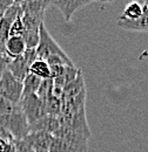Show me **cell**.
Returning a JSON list of instances; mask_svg holds the SVG:
<instances>
[{"instance_id": "cell-1", "label": "cell", "mask_w": 148, "mask_h": 152, "mask_svg": "<svg viewBox=\"0 0 148 152\" xmlns=\"http://www.w3.org/2000/svg\"><path fill=\"white\" fill-rule=\"evenodd\" d=\"M0 124L10 132L14 140H22L30 133V124L21 109L0 117Z\"/></svg>"}, {"instance_id": "cell-2", "label": "cell", "mask_w": 148, "mask_h": 152, "mask_svg": "<svg viewBox=\"0 0 148 152\" xmlns=\"http://www.w3.org/2000/svg\"><path fill=\"white\" fill-rule=\"evenodd\" d=\"M37 57L39 60L46 61L50 56L60 55V56H68L65 50L59 46V43L53 39V37L47 31L45 22L41 23L39 28V42L36 48Z\"/></svg>"}, {"instance_id": "cell-3", "label": "cell", "mask_w": 148, "mask_h": 152, "mask_svg": "<svg viewBox=\"0 0 148 152\" xmlns=\"http://www.w3.org/2000/svg\"><path fill=\"white\" fill-rule=\"evenodd\" d=\"M19 107H20L22 114L25 115L30 125L47 115L46 109H45V104L38 97L37 94L21 97V99L19 102Z\"/></svg>"}, {"instance_id": "cell-4", "label": "cell", "mask_w": 148, "mask_h": 152, "mask_svg": "<svg viewBox=\"0 0 148 152\" xmlns=\"http://www.w3.org/2000/svg\"><path fill=\"white\" fill-rule=\"evenodd\" d=\"M22 95V82L17 80L7 69L0 77V97L19 104Z\"/></svg>"}, {"instance_id": "cell-5", "label": "cell", "mask_w": 148, "mask_h": 152, "mask_svg": "<svg viewBox=\"0 0 148 152\" xmlns=\"http://www.w3.org/2000/svg\"><path fill=\"white\" fill-rule=\"evenodd\" d=\"M61 125L67 129H71L73 131L81 133L88 138H91V136H92L91 129L87 123L86 108H82L72 114L61 115Z\"/></svg>"}, {"instance_id": "cell-6", "label": "cell", "mask_w": 148, "mask_h": 152, "mask_svg": "<svg viewBox=\"0 0 148 152\" xmlns=\"http://www.w3.org/2000/svg\"><path fill=\"white\" fill-rule=\"evenodd\" d=\"M52 139L53 136L51 133L37 131V132H30L22 140L26 142L34 152H48Z\"/></svg>"}, {"instance_id": "cell-7", "label": "cell", "mask_w": 148, "mask_h": 152, "mask_svg": "<svg viewBox=\"0 0 148 152\" xmlns=\"http://www.w3.org/2000/svg\"><path fill=\"white\" fill-rule=\"evenodd\" d=\"M50 2H51V6H54L61 12V14L64 15L67 22L71 21L74 13L78 10L93 4V1H84V0H70V1L59 0V1H50Z\"/></svg>"}, {"instance_id": "cell-8", "label": "cell", "mask_w": 148, "mask_h": 152, "mask_svg": "<svg viewBox=\"0 0 148 152\" xmlns=\"http://www.w3.org/2000/svg\"><path fill=\"white\" fill-rule=\"evenodd\" d=\"M60 126H61V115L60 116L46 115L41 119H39L30 125V132L44 131V132L51 133L53 136Z\"/></svg>"}, {"instance_id": "cell-9", "label": "cell", "mask_w": 148, "mask_h": 152, "mask_svg": "<svg viewBox=\"0 0 148 152\" xmlns=\"http://www.w3.org/2000/svg\"><path fill=\"white\" fill-rule=\"evenodd\" d=\"M142 15L135 21H118V26L126 31L148 32V1H142Z\"/></svg>"}, {"instance_id": "cell-10", "label": "cell", "mask_w": 148, "mask_h": 152, "mask_svg": "<svg viewBox=\"0 0 148 152\" xmlns=\"http://www.w3.org/2000/svg\"><path fill=\"white\" fill-rule=\"evenodd\" d=\"M30 63L26 61V58L22 56L16 57L13 60H11L7 64V70L14 76L19 81H24V78L27 76L28 70H30Z\"/></svg>"}, {"instance_id": "cell-11", "label": "cell", "mask_w": 148, "mask_h": 152, "mask_svg": "<svg viewBox=\"0 0 148 152\" xmlns=\"http://www.w3.org/2000/svg\"><path fill=\"white\" fill-rule=\"evenodd\" d=\"M26 49L27 48L22 37H10L5 43V53L10 60L21 56Z\"/></svg>"}, {"instance_id": "cell-12", "label": "cell", "mask_w": 148, "mask_h": 152, "mask_svg": "<svg viewBox=\"0 0 148 152\" xmlns=\"http://www.w3.org/2000/svg\"><path fill=\"white\" fill-rule=\"evenodd\" d=\"M86 91V86H85V80H84V75L81 73V70L79 72V74L73 81H71L68 84H66L62 89V98H70V97H74V96L79 95L81 93Z\"/></svg>"}, {"instance_id": "cell-13", "label": "cell", "mask_w": 148, "mask_h": 152, "mask_svg": "<svg viewBox=\"0 0 148 152\" xmlns=\"http://www.w3.org/2000/svg\"><path fill=\"white\" fill-rule=\"evenodd\" d=\"M142 15V4L134 1L126 5L125 10L122 11L121 17L119 18L118 21H135L140 19Z\"/></svg>"}, {"instance_id": "cell-14", "label": "cell", "mask_w": 148, "mask_h": 152, "mask_svg": "<svg viewBox=\"0 0 148 152\" xmlns=\"http://www.w3.org/2000/svg\"><path fill=\"white\" fill-rule=\"evenodd\" d=\"M48 152H87V149L73 145L61 138L53 137Z\"/></svg>"}, {"instance_id": "cell-15", "label": "cell", "mask_w": 148, "mask_h": 152, "mask_svg": "<svg viewBox=\"0 0 148 152\" xmlns=\"http://www.w3.org/2000/svg\"><path fill=\"white\" fill-rule=\"evenodd\" d=\"M22 13H45L46 8L51 6L50 1H19Z\"/></svg>"}, {"instance_id": "cell-16", "label": "cell", "mask_w": 148, "mask_h": 152, "mask_svg": "<svg viewBox=\"0 0 148 152\" xmlns=\"http://www.w3.org/2000/svg\"><path fill=\"white\" fill-rule=\"evenodd\" d=\"M30 74L37 76L41 80H48L51 78V69H50V66L47 64L46 61L44 60H39L37 58L30 67V70H28Z\"/></svg>"}, {"instance_id": "cell-17", "label": "cell", "mask_w": 148, "mask_h": 152, "mask_svg": "<svg viewBox=\"0 0 148 152\" xmlns=\"http://www.w3.org/2000/svg\"><path fill=\"white\" fill-rule=\"evenodd\" d=\"M41 81H42L41 78L28 73L27 76L22 81V95H21V97L32 95V94H37L38 89L41 84Z\"/></svg>"}, {"instance_id": "cell-18", "label": "cell", "mask_w": 148, "mask_h": 152, "mask_svg": "<svg viewBox=\"0 0 148 152\" xmlns=\"http://www.w3.org/2000/svg\"><path fill=\"white\" fill-rule=\"evenodd\" d=\"M44 104H45V109H46L47 115H51V116H60L61 115V99L59 97L52 94L44 101Z\"/></svg>"}, {"instance_id": "cell-19", "label": "cell", "mask_w": 148, "mask_h": 152, "mask_svg": "<svg viewBox=\"0 0 148 152\" xmlns=\"http://www.w3.org/2000/svg\"><path fill=\"white\" fill-rule=\"evenodd\" d=\"M53 94V80H42L37 91V96L44 102L50 95Z\"/></svg>"}, {"instance_id": "cell-20", "label": "cell", "mask_w": 148, "mask_h": 152, "mask_svg": "<svg viewBox=\"0 0 148 152\" xmlns=\"http://www.w3.org/2000/svg\"><path fill=\"white\" fill-rule=\"evenodd\" d=\"M19 104H14V103H11L10 101L0 97V117L1 116H5V115H8L16 110H18Z\"/></svg>"}, {"instance_id": "cell-21", "label": "cell", "mask_w": 148, "mask_h": 152, "mask_svg": "<svg viewBox=\"0 0 148 152\" xmlns=\"http://www.w3.org/2000/svg\"><path fill=\"white\" fill-rule=\"evenodd\" d=\"M22 34H24V25L21 21V17H20L11 25L10 32H8V38L10 37H22Z\"/></svg>"}, {"instance_id": "cell-22", "label": "cell", "mask_w": 148, "mask_h": 152, "mask_svg": "<svg viewBox=\"0 0 148 152\" xmlns=\"http://www.w3.org/2000/svg\"><path fill=\"white\" fill-rule=\"evenodd\" d=\"M14 148L16 152H34L24 140H14Z\"/></svg>"}, {"instance_id": "cell-23", "label": "cell", "mask_w": 148, "mask_h": 152, "mask_svg": "<svg viewBox=\"0 0 148 152\" xmlns=\"http://www.w3.org/2000/svg\"><path fill=\"white\" fill-rule=\"evenodd\" d=\"M12 4H13V1H11V0H0V20L2 19L6 11L8 10V7Z\"/></svg>"}, {"instance_id": "cell-24", "label": "cell", "mask_w": 148, "mask_h": 152, "mask_svg": "<svg viewBox=\"0 0 148 152\" xmlns=\"http://www.w3.org/2000/svg\"><path fill=\"white\" fill-rule=\"evenodd\" d=\"M0 139L10 140V142H11V140H14V139H13V137L10 134V132H8V131H7V130H6L1 124H0Z\"/></svg>"}, {"instance_id": "cell-25", "label": "cell", "mask_w": 148, "mask_h": 152, "mask_svg": "<svg viewBox=\"0 0 148 152\" xmlns=\"http://www.w3.org/2000/svg\"><path fill=\"white\" fill-rule=\"evenodd\" d=\"M6 41L7 40H5V39H2L0 37V55H6V53H5V43H6Z\"/></svg>"}]
</instances>
